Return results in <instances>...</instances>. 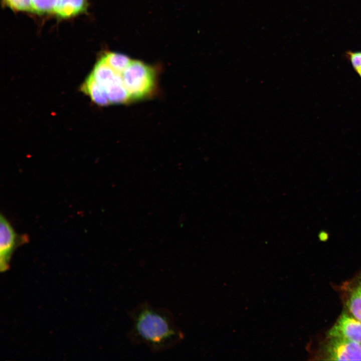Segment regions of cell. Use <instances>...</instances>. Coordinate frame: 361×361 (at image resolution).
<instances>
[{
  "label": "cell",
  "instance_id": "1",
  "mask_svg": "<svg viewBox=\"0 0 361 361\" xmlns=\"http://www.w3.org/2000/svg\"><path fill=\"white\" fill-rule=\"evenodd\" d=\"M128 315L132 326L126 336L133 345L144 344L155 353L173 348L184 338L167 308L154 307L145 301L129 310Z\"/></svg>",
  "mask_w": 361,
  "mask_h": 361
},
{
  "label": "cell",
  "instance_id": "2",
  "mask_svg": "<svg viewBox=\"0 0 361 361\" xmlns=\"http://www.w3.org/2000/svg\"><path fill=\"white\" fill-rule=\"evenodd\" d=\"M121 74L130 100L144 98L152 92L155 86V73L150 66L140 61L132 60Z\"/></svg>",
  "mask_w": 361,
  "mask_h": 361
},
{
  "label": "cell",
  "instance_id": "3",
  "mask_svg": "<svg viewBox=\"0 0 361 361\" xmlns=\"http://www.w3.org/2000/svg\"><path fill=\"white\" fill-rule=\"evenodd\" d=\"M324 349L325 360H361V344L338 337H328Z\"/></svg>",
  "mask_w": 361,
  "mask_h": 361
},
{
  "label": "cell",
  "instance_id": "4",
  "mask_svg": "<svg viewBox=\"0 0 361 361\" xmlns=\"http://www.w3.org/2000/svg\"><path fill=\"white\" fill-rule=\"evenodd\" d=\"M19 236L10 222L2 214L0 216V269L5 271L9 268L12 254L16 249Z\"/></svg>",
  "mask_w": 361,
  "mask_h": 361
},
{
  "label": "cell",
  "instance_id": "5",
  "mask_svg": "<svg viewBox=\"0 0 361 361\" xmlns=\"http://www.w3.org/2000/svg\"><path fill=\"white\" fill-rule=\"evenodd\" d=\"M328 337H338L361 344V321L343 313L328 332Z\"/></svg>",
  "mask_w": 361,
  "mask_h": 361
},
{
  "label": "cell",
  "instance_id": "6",
  "mask_svg": "<svg viewBox=\"0 0 361 361\" xmlns=\"http://www.w3.org/2000/svg\"><path fill=\"white\" fill-rule=\"evenodd\" d=\"M81 89L96 104L105 106L110 104L106 91L96 81L91 74L82 85Z\"/></svg>",
  "mask_w": 361,
  "mask_h": 361
},
{
  "label": "cell",
  "instance_id": "7",
  "mask_svg": "<svg viewBox=\"0 0 361 361\" xmlns=\"http://www.w3.org/2000/svg\"><path fill=\"white\" fill-rule=\"evenodd\" d=\"M86 0H58L55 13L60 17L69 18L84 11Z\"/></svg>",
  "mask_w": 361,
  "mask_h": 361
},
{
  "label": "cell",
  "instance_id": "8",
  "mask_svg": "<svg viewBox=\"0 0 361 361\" xmlns=\"http://www.w3.org/2000/svg\"><path fill=\"white\" fill-rule=\"evenodd\" d=\"M346 306L351 315L361 321V276L349 292Z\"/></svg>",
  "mask_w": 361,
  "mask_h": 361
},
{
  "label": "cell",
  "instance_id": "9",
  "mask_svg": "<svg viewBox=\"0 0 361 361\" xmlns=\"http://www.w3.org/2000/svg\"><path fill=\"white\" fill-rule=\"evenodd\" d=\"M114 71L122 73L132 60L124 54L108 52L101 58Z\"/></svg>",
  "mask_w": 361,
  "mask_h": 361
},
{
  "label": "cell",
  "instance_id": "10",
  "mask_svg": "<svg viewBox=\"0 0 361 361\" xmlns=\"http://www.w3.org/2000/svg\"><path fill=\"white\" fill-rule=\"evenodd\" d=\"M58 0H31V11L38 14L55 12Z\"/></svg>",
  "mask_w": 361,
  "mask_h": 361
},
{
  "label": "cell",
  "instance_id": "11",
  "mask_svg": "<svg viewBox=\"0 0 361 361\" xmlns=\"http://www.w3.org/2000/svg\"><path fill=\"white\" fill-rule=\"evenodd\" d=\"M345 56L354 71L361 79V51H348L346 52Z\"/></svg>",
  "mask_w": 361,
  "mask_h": 361
},
{
  "label": "cell",
  "instance_id": "12",
  "mask_svg": "<svg viewBox=\"0 0 361 361\" xmlns=\"http://www.w3.org/2000/svg\"><path fill=\"white\" fill-rule=\"evenodd\" d=\"M12 9L21 11H31V0H5Z\"/></svg>",
  "mask_w": 361,
  "mask_h": 361
}]
</instances>
